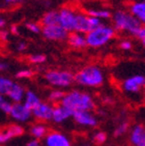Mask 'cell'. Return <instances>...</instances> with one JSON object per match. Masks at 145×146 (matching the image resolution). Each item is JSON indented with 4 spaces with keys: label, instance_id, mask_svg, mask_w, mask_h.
Instances as JSON below:
<instances>
[{
    "label": "cell",
    "instance_id": "83f0119b",
    "mask_svg": "<svg viewBox=\"0 0 145 146\" xmlns=\"http://www.w3.org/2000/svg\"><path fill=\"white\" fill-rule=\"evenodd\" d=\"M26 29H27L29 32H31V33L39 34V33H42L43 26H42V24H39V23L28 22V23H26Z\"/></svg>",
    "mask_w": 145,
    "mask_h": 146
},
{
    "label": "cell",
    "instance_id": "4dcf8cb0",
    "mask_svg": "<svg viewBox=\"0 0 145 146\" xmlns=\"http://www.w3.org/2000/svg\"><path fill=\"white\" fill-rule=\"evenodd\" d=\"M119 48L123 51H130L133 48V44L128 39H123V40H121L119 42Z\"/></svg>",
    "mask_w": 145,
    "mask_h": 146
},
{
    "label": "cell",
    "instance_id": "603a6c76",
    "mask_svg": "<svg viewBox=\"0 0 145 146\" xmlns=\"http://www.w3.org/2000/svg\"><path fill=\"white\" fill-rule=\"evenodd\" d=\"M85 13L88 14L89 16H91V17H94L96 19L102 20V21L112 18L111 13L106 9H87Z\"/></svg>",
    "mask_w": 145,
    "mask_h": 146
},
{
    "label": "cell",
    "instance_id": "ab89813d",
    "mask_svg": "<svg viewBox=\"0 0 145 146\" xmlns=\"http://www.w3.org/2000/svg\"><path fill=\"white\" fill-rule=\"evenodd\" d=\"M142 44H143V47L145 48V39H144V40H142Z\"/></svg>",
    "mask_w": 145,
    "mask_h": 146
},
{
    "label": "cell",
    "instance_id": "836d02e7",
    "mask_svg": "<svg viewBox=\"0 0 145 146\" xmlns=\"http://www.w3.org/2000/svg\"><path fill=\"white\" fill-rule=\"evenodd\" d=\"M26 0H2L3 4L5 6H14V5H18V4H21Z\"/></svg>",
    "mask_w": 145,
    "mask_h": 146
},
{
    "label": "cell",
    "instance_id": "3957f363",
    "mask_svg": "<svg viewBox=\"0 0 145 146\" xmlns=\"http://www.w3.org/2000/svg\"><path fill=\"white\" fill-rule=\"evenodd\" d=\"M112 23L116 31L136 35L137 31L142 25L141 23L132 15L130 11H116L112 15Z\"/></svg>",
    "mask_w": 145,
    "mask_h": 146
},
{
    "label": "cell",
    "instance_id": "7a4b0ae2",
    "mask_svg": "<svg viewBox=\"0 0 145 146\" xmlns=\"http://www.w3.org/2000/svg\"><path fill=\"white\" fill-rule=\"evenodd\" d=\"M75 82L82 87H100L105 82V74L98 65H87L77 72L75 75Z\"/></svg>",
    "mask_w": 145,
    "mask_h": 146
},
{
    "label": "cell",
    "instance_id": "f1b7e54d",
    "mask_svg": "<svg viewBox=\"0 0 145 146\" xmlns=\"http://www.w3.org/2000/svg\"><path fill=\"white\" fill-rule=\"evenodd\" d=\"M46 56L43 54H32L28 57V60L32 64H42L46 61Z\"/></svg>",
    "mask_w": 145,
    "mask_h": 146
},
{
    "label": "cell",
    "instance_id": "7402d4cb",
    "mask_svg": "<svg viewBox=\"0 0 145 146\" xmlns=\"http://www.w3.org/2000/svg\"><path fill=\"white\" fill-rule=\"evenodd\" d=\"M42 101H41L39 96H37L34 91H32V90H26L23 103H24L28 108H30V109L32 110L34 107H36Z\"/></svg>",
    "mask_w": 145,
    "mask_h": 146
},
{
    "label": "cell",
    "instance_id": "5b68a950",
    "mask_svg": "<svg viewBox=\"0 0 145 146\" xmlns=\"http://www.w3.org/2000/svg\"><path fill=\"white\" fill-rule=\"evenodd\" d=\"M26 90L22 85L15 82L9 77L0 78V93L11 100L13 103H21L24 100Z\"/></svg>",
    "mask_w": 145,
    "mask_h": 146
},
{
    "label": "cell",
    "instance_id": "7c38bea8",
    "mask_svg": "<svg viewBox=\"0 0 145 146\" xmlns=\"http://www.w3.org/2000/svg\"><path fill=\"white\" fill-rule=\"evenodd\" d=\"M11 119H14L16 122L19 123H24L27 122L32 117V110L28 108L23 102L21 103H14L11 112L9 114Z\"/></svg>",
    "mask_w": 145,
    "mask_h": 146
},
{
    "label": "cell",
    "instance_id": "f35d334b",
    "mask_svg": "<svg viewBox=\"0 0 145 146\" xmlns=\"http://www.w3.org/2000/svg\"><path fill=\"white\" fill-rule=\"evenodd\" d=\"M0 26H1V28H3V27L5 26V20L3 19V18L0 19Z\"/></svg>",
    "mask_w": 145,
    "mask_h": 146
},
{
    "label": "cell",
    "instance_id": "cb8c5ba5",
    "mask_svg": "<svg viewBox=\"0 0 145 146\" xmlns=\"http://www.w3.org/2000/svg\"><path fill=\"white\" fill-rule=\"evenodd\" d=\"M64 94L65 93L60 89H53L51 90L49 94H48V102L51 103V104L53 105H58V104H61L62 100L64 98Z\"/></svg>",
    "mask_w": 145,
    "mask_h": 146
},
{
    "label": "cell",
    "instance_id": "5bb4252c",
    "mask_svg": "<svg viewBox=\"0 0 145 146\" xmlns=\"http://www.w3.org/2000/svg\"><path fill=\"white\" fill-rule=\"evenodd\" d=\"M72 119L80 127H95L98 125V118L91 113V111H78L74 112Z\"/></svg>",
    "mask_w": 145,
    "mask_h": 146
},
{
    "label": "cell",
    "instance_id": "ba28073f",
    "mask_svg": "<svg viewBox=\"0 0 145 146\" xmlns=\"http://www.w3.org/2000/svg\"><path fill=\"white\" fill-rule=\"evenodd\" d=\"M58 14L59 25H61L69 32H74L76 29L78 11H76L70 6H63L58 11Z\"/></svg>",
    "mask_w": 145,
    "mask_h": 146
},
{
    "label": "cell",
    "instance_id": "8fae6325",
    "mask_svg": "<svg viewBox=\"0 0 145 146\" xmlns=\"http://www.w3.org/2000/svg\"><path fill=\"white\" fill-rule=\"evenodd\" d=\"M123 91L128 94H137L145 88V77L142 75H135L128 77L122 82L121 85Z\"/></svg>",
    "mask_w": 145,
    "mask_h": 146
},
{
    "label": "cell",
    "instance_id": "8992f818",
    "mask_svg": "<svg viewBox=\"0 0 145 146\" xmlns=\"http://www.w3.org/2000/svg\"><path fill=\"white\" fill-rule=\"evenodd\" d=\"M45 80L53 87L62 89L70 87L75 82V75L70 70H51L45 74Z\"/></svg>",
    "mask_w": 145,
    "mask_h": 146
},
{
    "label": "cell",
    "instance_id": "f546056e",
    "mask_svg": "<svg viewBox=\"0 0 145 146\" xmlns=\"http://www.w3.org/2000/svg\"><path fill=\"white\" fill-rule=\"evenodd\" d=\"M33 76V72L29 68H23V70H20L17 74H16V77L18 79H29Z\"/></svg>",
    "mask_w": 145,
    "mask_h": 146
},
{
    "label": "cell",
    "instance_id": "60d3db41",
    "mask_svg": "<svg viewBox=\"0 0 145 146\" xmlns=\"http://www.w3.org/2000/svg\"><path fill=\"white\" fill-rule=\"evenodd\" d=\"M79 146H84V145H79Z\"/></svg>",
    "mask_w": 145,
    "mask_h": 146
},
{
    "label": "cell",
    "instance_id": "9c48e42d",
    "mask_svg": "<svg viewBox=\"0 0 145 146\" xmlns=\"http://www.w3.org/2000/svg\"><path fill=\"white\" fill-rule=\"evenodd\" d=\"M69 31L59 24L50 26H43L42 29V35L48 40H53V42H62L64 39H67L69 36Z\"/></svg>",
    "mask_w": 145,
    "mask_h": 146
},
{
    "label": "cell",
    "instance_id": "277c9868",
    "mask_svg": "<svg viewBox=\"0 0 145 146\" xmlns=\"http://www.w3.org/2000/svg\"><path fill=\"white\" fill-rule=\"evenodd\" d=\"M116 30L113 26L102 24L86 34L87 46L92 49H98L106 46L115 37Z\"/></svg>",
    "mask_w": 145,
    "mask_h": 146
},
{
    "label": "cell",
    "instance_id": "4fadbf2b",
    "mask_svg": "<svg viewBox=\"0 0 145 146\" xmlns=\"http://www.w3.org/2000/svg\"><path fill=\"white\" fill-rule=\"evenodd\" d=\"M45 146H72V141L65 134L59 131H49L44 139Z\"/></svg>",
    "mask_w": 145,
    "mask_h": 146
},
{
    "label": "cell",
    "instance_id": "9a60e30c",
    "mask_svg": "<svg viewBox=\"0 0 145 146\" xmlns=\"http://www.w3.org/2000/svg\"><path fill=\"white\" fill-rule=\"evenodd\" d=\"M23 134H24V129H23L22 125L17 123L9 124V125L1 129V132H0V143L5 144L9 142L11 139L20 137Z\"/></svg>",
    "mask_w": 145,
    "mask_h": 146
},
{
    "label": "cell",
    "instance_id": "8d00e7d4",
    "mask_svg": "<svg viewBox=\"0 0 145 146\" xmlns=\"http://www.w3.org/2000/svg\"><path fill=\"white\" fill-rule=\"evenodd\" d=\"M7 68H9V64H7L6 62L2 61L1 63H0V70H1V72H6Z\"/></svg>",
    "mask_w": 145,
    "mask_h": 146
},
{
    "label": "cell",
    "instance_id": "e575fe53",
    "mask_svg": "<svg viewBox=\"0 0 145 146\" xmlns=\"http://www.w3.org/2000/svg\"><path fill=\"white\" fill-rule=\"evenodd\" d=\"M25 146H42L39 140H36V139H32V140L28 141L27 143L25 144Z\"/></svg>",
    "mask_w": 145,
    "mask_h": 146
},
{
    "label": "cell",
    "instance_id": "44dd1931",
    "mask_svg": "<svg viewBox=\"0 0 145 146\" xmlns=\"http://www.w3.org/2000/svg\"><path fill=\"white\" fill-rule=\"evenodd\" d=\"M41 24L42 26H50L59 24V14L56 11H49L43 15L41 19Z\"/></svg>",
    "mask_w": 145,
    "mask_h": 146
},
{
    "label": "cell",
    "instance_id": "d6986e66",
    "mask_svg": "<svg viewBox=\"0 0 145 146\" xmlns=\"http://www.w3.org/2000/svg\"><path fill=\"white\" fill-rule=\"evenodd\" d=\"M128 11L141 24L145 25V0L132 2L128 6Z\"/></svg>",
    "mask_w": 145,
    "mask_h": 146
},
{
    "label": "cell",
    "instance_id": "2e32d148",
    "mask_svg": "<svg viewBox=\"0 0 145 146\" xmlns=\"http://www.w3.org/2000/svg\"><path fill=\"white\" fill-rule=\"evenodd\" d=\"M130 142L133 146H145V127L135 124L130 129Z\"/></svg>",
    "mask_w": 145,
    "mask_h": 146
},
{
    "label": "cell",
    "instance_id": "74e56055",
    "mask_svg": "<svg viewBox=\"0 0 145 146\" xmlns=\"http://www.w3.org/2000/svg\"><path fill=\"white\" fill-rule=\"evenodd\" d=\"M7 34H9V32H6V31L2 30V31H1V38L6 39V37H7Z\"/></svg>",
    "mask_w": 145,
    "mask_h": 146
},
{
    "label": "cell",
    "instance_id": "484cf974",
    "mask_svg": "<svg viewBox=\"0 0 145 146\" xmlns=\"http://www.w3.org/2000/svg\"><path fill=\"white\" fill-rule=\"evenodd\" d=\"M92 141L93 143L98 144V145H102L106 142L107 140V135L106 133L103 132V131H96L92 134Z\"/></svg>",
    "mask_w": 145,
    "mask_h": 146
},
{
    "label": "cell",
    "instance_id": "d590c367",
    "mask_svg": "<svg viewBox=\"0 0 145 146\" xmlns=\"http://www.w3.org/2000/svg\"><path fill=\"white\" fill-rule=\"evenodd\" d=\"M9 31H11V34H15V35H17L19 33V29H18V26L17 25H11V28H9Z\"/></svg>",
    "mask_w": 145,
    "mask_h": 146
},
{
    "label": "cell",
    "instance_id": "52a82bcc",
    "mask_svg": "<svg viewBox=\"0 0 145 146\" xmlns=\"http://www.w3.org/2000/svg\"><path fill=\"white\" fill-rule=\"evenodd\" d=\"M103 24V21L100 19H96L94 17H91L86 13L79 11L77 15V22H76V29L75 31L80 33L87 34L93 29L98 28V26Z\"/></svg>",
    "mask_w": 145,
    "mask_h": 146
},
{
    "label": "cell",
    "instance_id": "d4e9b609",
    "mask_svg": "<svg viewBox=\"0 0 145 146\" xmlns=\"http://www.w3.org/2000/svg\"><path fill=\"white\" fill-rule=\"evenodd\" d=\"M13 106H14V103L11 100H9V98L4 96H0V110L4 114L9 115L11 112V109H13Z\"/></svg>",
    "mask_w": 145,
    "mask_h": 146
},
{
    "label": "cell",
    "instance_id": "d6a6232c",
    "mask_svg": "<svg viewBox=\"0 0 145 146\" xmlns=\"http://www.w3.org/2000/svg\"><path fill=\"white\" fill-rule=\"evenodd\" d=\"M16 51L17 52H24V51H26V49H27V42H23V40H20V42H18L17 44H16Z\"/></svg>",
    "mask_w": 145,
    "mask_h": 146
},
{
    "label": "cell",
    "instance_id": "6da1fadb",
    "mask_svg": "<svg viewBox=\"0 0 145 146\" xmlns=\"http://www.w3.org/2000/svg\"><path fill=\"white\" fill-rule=\"evenodd\" d=\"M61 104L67 106L72 112L92 111L95 108L94 100L91 94L78 89H72L65 93Z\"/></svg>",
    "mask_w": 145,
    "mask_h": 146
},
{
    "label": "cell",
    "instance_id": "ffe728a7",
    "mask_svg": "<svg viewBox=\"0 0 145 146\" xmlns=\"http://www.w3.org/2000/svg\"><path fill=\"white\" fill-rule=\"evenodd\" d=\"M48 133H49V129L43 122L33 123L29 129V134L31 135V137L33 139H36V140L45 139V137L48 135Z\"/></svg>",
    "mask_w": 145,
    "mask_h": 146
},
{
    "label": "cell",
    "instance_id": "4316f807",
    "mask_svg": "<svg viewBox=\"0 0 145 146\" xmlns=\"http://www.w3.org/2000/svg\"><path fill=\"white\" fill-rule=\"evenodd\" d=\"M128 129H130V124L126 121H122L118 124L117 127H115L114 129V136L115 137H120V136H123L124 134L128 132Z\"/></svg>",
    "mask_w": 145,
    "mask_h": 146
},
{
    "label": "cell",
    "instance_id": "ac0fdd59",
    "mask_svg": "<svg viewBox=\"0 0 145 146\" xmlns=\"http://www.w3.org/2000/svg\"><path fill=\"white\" fill-rule=\"evenodd\" d=\"M67 40L69 46H71L74 49H77V50H81V49H84L85 47H87L86 34L80 33V32H77V31L70 32Z\"/></svg>",
    "mask_w": 145,
    "mask_h": 146
},
{
    "label": "cell",
    "instance_id": "30bf717a",
    "mask_svg": "<svg viewBox=\"0 0 145 146\" xmlns=\"http://www.w3.org/2000/svg\"><path fill=\"white\" fill-rule=\"evenodd\" d=\"M54 105L49 102H41L32 109V117L39 122H47L52 120Z\"/></svg>",
    "mask_w": 145,
    "mask_h": 146
},
{
    "label": "cell",
    "instance_id": "1f68e13d",
    "mask_svg": "<svg viewBox=\"0 0 145 146\" xmlns=\"http://www.w3.org/2000/svg\"><path fill=\"white\" fill-rule=\"evenodd\" d=\"M135 36L137 37L138 39H140V40H144L145 39V25H141L140 26V28L138 29V31H137V33Z\"/></svg>",
    "mask_w": 145,
    "mask_h": 146
},
{
    "label": "cell",
    "instance_id": "e0dca14e",
    "mask_svg": "<svg viewBox=\"0 0 145 146\" xmlns=\"http://www.w3.org/2000/svg\"><path fill=\"white\" fill-rule=\"evenodd\" d=\"M72 114H74V112L72 110L69 109L63 104L55 105L54 106L52 121L55 122V123H62L64 121H67V119H70L71 117H72Z\"/></svg>",
    "mask_w": 145,
    "mask_h": 146
}]
</instances>
